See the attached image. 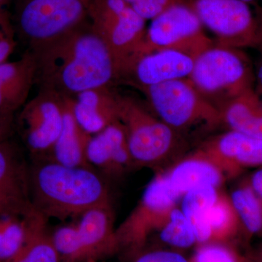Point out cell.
Instances as JSON below:
<instances>
[{
    "label": "cell",
    "instance_id": "6da1fadb",
    "mask_svg": "<svg viewBox=\"0 0 262 262\" xmlns=\"http://www.w3.org/2000/svg\"><path fill=\"white\" fill-rule=\"evenodd\" d=\"M30 52L35 57L39 89L72 98L88 90L112 88L119 81L115 58L89 20Z\"/></svg>",
    "mask_w": 262,
    "mask_h": 262
},
{
    "label": "cell",
    "instance_id": "7a4b0ae2",
    "mask_svg": "<svg viewBox=\"0 0 262 262\" xmlns=\"http://www.w3.org/2000/svg\"><path fill=\"white\" fill-rule=\"evenodd\" d=\"M30 189L34 208L48 220L77 219L95 207L112 205L107 185L94 168L50 160L30 169Z\"/></svg>",
    "mask_w": 262,
    "mask_h": 262
},
{
    "label": "cell",
    "instance_id": "3957f363",
    "mask_svg": "<svg viewBox=\"0 0 262 262\" xmlns=\"http://www.w3.org/2000/svg\"><path fill=\"white\" fill-rule=\"evenodd\" d=\"M89 0H18L13 21L29 51L46 46L89 18Z\"/></svg>",
    "mask_w": 262,
    "mask_h": 262
},
{
    "label": "cell",
    "instance_id": "277c9868",
    "mask_svg": "<svg viewBox=\"0 0 262 262\" xmlns=\"http://www.w3.org/2000/svg\"><path fill=\"white\" fill-rule=\"evenodd\" d=\"M189 80L219 110L232 98L253 89L254 76L239 49L214 46L194 59Z\"/></svg>",
    "mask_w": 262,
    "mask_h": 262
},
{
    "label": "cell",
    "instance_id": "5b68a950",
    "mask_svg": "<svg viewBox=\"0 0 262 262\" xmlns=\"http://www.w3.org/2000/svg\"><path fill=\"white\" fill-rule=\"evenodd\" d=\"M119 120L136 167L160 169L179 149L177 131L137 100L118 94Z\"/></svg>",
    "mask_w": 262,
    "mask_h": 262
},
{
    "label": "cell",
    "instance_id": "8992f818",
    "mask_svg": "<svg viewBox=\"0 0 262 262\" xmlns=\"http://www.w3.org/2000/svg\"><path fill=\"white\" fill-rule=\"evenodd\" d=\"M89 18L110 48L120 80L127 66L141 54L146 20L123 0H89Z\"/></svg>",
    "mask_w": 262,
    "mask_h": 262
},
{
    "label": "cell",
    "instance_id": "52a82bcc",
    "mask_svg": "<svg viewBox=\"0 0 262 262\" xmlns=\"http://www.w3.org/2000/svg\"><path fill=\"white\" fill-rule=\"evenodd\" d=\"M153 113L176 131L222 123L220 110L201 96L189 79L168 81L140 90Z\"/></svg>",
    "mask_w": 262,
    "mask_h": 262
},
{
    "label": "cell",
    "instance_id": "ba28073f",
    "mask_svg": "<svg viewBox=\"0 0 262 262\" xmlns=\"http://www.w3.org/2000/svg\"><path fill=\"white\" fill-rule=\"evenodd\" d=\"M203 27L224 47H253L262 43V13L253 15L250 5L241 0H191Z\"/></svg>",
    "mask_w": 262,
    "mask_h": 262
},
{
    "label": "cell",
    "instance_id": "9c48e42d",
    "mask_svg": "<svg viewBox=\"0 0 262 262\" xmlns=\"http://www.w3.org/2000/svg\"><path fill=\"white\" fill-rule=\"evenodd\" d=\"M179 201L180 198L169 187L164 171L157 172L135 208L117 228L120 250L125 248L132 254L142 250Z\"/></svg>",
    "mask_w": 262,
    "mask_h": 262
},
{
    "label": "cell",
    "instance_id": "30bf717a",
    "mask_svg": "<svg viewBox=\"0 0 262 262\" xmlns=\"http://www.w3.org/2000/svg\"><path fill=\"white\" fill-rule=\"evenodd\" d=\"M214 46L191 3H178L151 20L141 54L159 50L182 52L193 58Z\"/></svg>",
    "mask_w": 262,
    "mask_h": 262
},
{
    "label": "cell",
    "instance_id": "8fae6325",
    "mask_svg": "<svg viewBox=\"0 0 262 262\" xmlns=\"http://www.w3.org/2000/svg\"><path fill=\"white\" fill-rule=\"evenodd\" d=\"M20 110L16 124L26 147L34 158L48 160L63 127L64 97L39 89Z\"/></svg>",
    "mask_w": 262,
    "mask_h": 262
},
{
    "label": "cell",
    "instance_id": "7c38bea8",
    "mask_svg": "<svg viewBox=\"0 0 262 262\" xmlns=\"http://www.w3.org/2000/svg\"><path fill=\"white\" fill-rule=\"evenodd\" d=\"M34 209L30 169L10 139L0 144V216H25Z\"/></svg>",
    "mask_w": 262,
    "mask_h": 262
},
{
    "label": "cell",
    "instance_id": "4fadbf2b",
    "mask_svg": "<svg viewBox=\"0 0 262 262\" xmlns=\"http://www.w3.org/2000/svg\"><path fill=\"white\" fill-rule=\"evenodd\" d=\"M194 58L172 50H159L136 57L127 66L120 81L139 90L168 81L188 79L192 73Z\"/></svg>",
    "mask_w": 262,
    "mask_h": 262
},
{
    "label": "cell",
    "instance_id": "5bb4252c",
    "mask_svg": "<svg viewBox=\"0 0 262 262\" xmlns=\"http://www.w3.org/2000/svg\"><path fill=\"white\" fill-rule=\"evenodd\" d=\"M225 172L227 178L246 167L262 165V139L229 130L200 147Z\"/></svg>",
    "mask_w": 262,
    "mask_h": 262
},
{
    "label": "cell",
    "instance_id": "9a60e30c",
    "mask_svg": "<svg viewBox=\"0 0 262 262\" xmlns=\"http://www.w3.org/2000/svg\"><path fill=\"white\" fill-rule=\"evenodd\" d=\"M87 160L91 168L110 177H120L136 167L125 128L120 120L91 136L87 146Z\"/></svg>",
    "mask_w": 262,
    "mask_h": 262
},
{
    "label": "cell",
    "instance_id": "2e32d148",
    "mask_svg": "<svg viewBox=\"0 0 262 262\" xmlns=\"http://www.w3.org/2000/svg\"><path fill=\"white\" fill-rule=\"evenodd\" d=\"M164 173L169 187L180 200L186 193L198 188L221 189L227 179L218 164L200 148L176 161Z\"/></svg>",
    "mask_w": 262,
    "mask_h": 262
},
{
    "label": "cell",
    "instance_id": "e0dca14e",
    "mask_svg": "<svg viewBox=\"0 0 262 262\" xmlns=\"http://www.w3.org/2000/svg\"><path fill=\"white\" fill-rule=\"evenodd\" d=\"M75 222L88 261L120 251L112 205L95 207Z\"/></svg>",
    "mask_w": 262,
    "mask_h": 262
},
{
    "label": "cell",
    "instance_id": "ac0fdd59",
    "mask_svg": "<svg viewBox=\"0 0 262 262\" xmlns=\"http://www.w3.org/2000/svg\"><path fill=\"white\" fill-rule=\"evenodd\" d=\"M37 78V63L27 51L18 60L0 64V116L15 115L28 101Z\"/></svg>",
    "mask_w": 262,
    "mask_h": 262
},
{
    "label": "cell",
    "instance_id": "d6986e66",
    "mask_svg": "<svg viewBox=\"0 0 262 262\" xmlns=\"http://www.w3.org/2000/svg\"><path fill=\"white\" fill-rule=\"evenodd\" d=\"M72 113L77 123L93 136L119 121L118 94L112 88L88 90L70 97Z\"/></svg>",
    "mask_w": 262,
    "mask_h": 262
},
{
    "label": "cell",
    "instance_id": "ffe728a7",
    "mask_svg": "<svg viewBox=\"0 0 262 262\" xmlns=\"http://www.w3.org/2000/svg\"><path fill=\"white\" fill-rule=\"evenodd\" d=\"M63 97V127L48 160L67 166L91 168L87 160V146L91 135L86 133L75 120L71 107L70 97Z\"/></svg>",
    "mask_w": 262,
    "mask_h": 262
},
{
    "label": "cell",
    "instance_id": "44dd1931",
    "mask_svg": "<svg viewBox=\"0 0 262 262\" xmlns=\"http://www.w3.org/2000/svg\"><path fill=\"white\" fill-rule=\"evenodd\" d=\"M220 112L229 130L262 139V101L253 89L225 103Z\"/></svg>",
    "mask_w": 262,
    "mask_h": 262
},
{
    "label": "cell",
    "instance_id": "7402d4cb",
    "mask_svg": "<svg viewBox=\"0 0 262 262\" xmlns=\"http://www.w3.org/2000/svg\"><path fill=\"white\" fill-rule=\"evenodd\" d=\"M48 221L37 210L32 211L27 241L14 257L5 262H60L48 232Z\"/></svg>",
    "mask_w": 262,
    "mask_h": 262
},
{
    "label": "cell",
    "instance_id": "603a6c76",
    "mask_svg": "<svg viewBox=\"0 0 262 262\" xmlns=\"http://www.w3.org/2000/svg\"><path fill=\"white\" fill-rule=\"evenodd\" d=\"M220 192L218 188L201 187L189 191L181 198V210L192 226L198 244L211 242L207 217Z\"/></svg>",
    "mask_w": 262,
    "mask_h": 262
},
{
    "label": "cell",
    "instance_id": "cb8c5ba5",
    "mask_svg": "<svg viewBox=\"0 0 262 262\" xmlns=\"http://www.w3.org/2000/svg\"><path fill=\"white\" fill-rule=\"evenodd\" d=\"M211 242H223L237 232L241 225L229 195L221 191L207 217Z\"/></svg>",
    "mask_w": 262,
    "mask_h": 262
},
{
    "label": "cell",
    "instance_id": "d4e9b609",
    "mask_svg": "<svg viewBox=\"0 0 262 262\" xmlns=\"http://www.w3.org/2000/svg\"><path fill=\"white\" fill-rule=\"evenodd\" d=\"M229 196L241 225L248 233L262 234V201L249 184L236 188Z\"/></svg>",
    "mask_w": 262,
    "mask_h": 262
},
{
    "label": "cell",
    "instance_id": "484cf974",
    "mask_svg": "<svg viewBox=\"0 0 262 262\" xmlns=\"http://www.w3.org/2000/svg\"><path fill=\"white\" fill-rule=\"evenodd\" d=\"M32 212L23 217L0 216V262L9 261L23 247L29 233Z\"/></svg>",
    "mask_w": 262,
    "mask_h": 262
},
{
    "label": "cell",
    "instance_id": "4316f807",
    "mask_svg": "<svg viewBox=\"0 0 262 262\" xmlns=\"http://www.w3.org/2000/svg\"><path fill=\"white\" fill-rule=\"evenodd\" d=\"M157 233L162 242L171 247L188 248L198 244L192 226L178 206L171 210Z\"/></svg>",
    "mask_w": 262,
    "mask_h": 262
},
{
    "label": "cell",
    "instance_id": "83f0119b",
    "mask_svg": "<svg viewBox=\"0 0 262 262\" xmlns=\"http://www.w3.org/2000/svg\"><path fill=\"white\" fill-rule=\"evenodd\" d=\"M51 239L60 262L88 261L75 223L58 227L51 233Z\"/></svg>",
    "mask_w": 262,
    "mask_h": 262
},
{
    "label": "cell",
    "instance_id": "f1b7e54d",
    "mask_svg": "<svg viewBox=\"0 0 262 262\" xmlns=\"http://www.w3.org/2000/svg\"><path fill=\"white\" fill-rule=\"evenodd\" d=\"M191 262H241L233 250L222 243L201 244Z\"/></svg>",
    "mask_w": 262,
    "mask_h": 262
},
{
    "label": "cell",
    "instance_id": "f546056e",
    "mask_svg": "<svg viewBox=\"0 0 262 262\" xmlns=\"http://www.w3.org/2000/svg\"><path fill=\"white\" fill-rule=\"evenodd\" d=\"M18 45L13 18L5 9L0 13V64L8 61Z\"/></svg>",
    "mask_w": 262,
    "mask_h": 262
},
{
    "label": "cell",
    "instance_id": "4dcf8cb0",
    "mask_svg": "<svg viewBox=\"0 0 262 262\" xmlns=\"http://www.w3.org/2000/svg\"><path fill=\"white\" fill-rule=\"evenodd\" d=\"M143 18L152 20L162 12L178 3H191V0H123Z\"/></svg>",
    "mask_w": 262,
    "mask_h": 262
},
{
    "label": "cell",
    "instance_id": "1f68e13d",
    "mask_svg": "<svg viewBox=\"0 0 262 262\" xmlns=\"http://www.w3.org/2000/svg\"><path fill=\"white\" fill-rule=\"evenodd\" d=\"M134 256L133 262H191L181 253L164 250L140 251L134 253Z\"/></svg>",
    "mask_w": 262,
    "mask_h": 262
},
{
    "label": "cell",
    "instance_id": "d6a6232c",
    "mask_svg": "<svg viewBox=\"0 0 262 262\" xmlns=\"http://www.w3.org/2000/svg\"><path fill=\"white\" fill-rule=\"evenodd\" d=\"M15 127L14 115H1L0 116V144L10 139Z\"/></svg>",
    "mask_w": 262,
    "mask_h": 262
},
{
    "label": "cell",
    "instance_id": "836d02e7",
    "mask_svg": "<svg viewBox=\"0 0 262 262\" xmlns=\"http://www.w3.org/2000/svg\"><path fill=\"white\" fill-rule=\"evenodd\" d=\"M248 184L252 188L253 192L256 193V195L262 201V168L256 170L253 174Z\"/></svg>",
    "mask_w": 262,
    "mask_h": 262
},
{
    "label": "cell",
    "instance_id": "e575fe53",
    "mask_svg": "<svg viewBox=\"0 0 262 262\" xmlns=\"http://www.w3.org/2000/svg\"><path fill=\"white\" fill-rule=\"evenodd\" d=\"M254 78L256 83V89L255 92L256 93L258 97L262 101V58L258 62Z\"/></svg>",
    "mask_w": 262,
    "mask_h": 262
},
{
    "label": "cell",
    "instance_id": "d590c367",
    "mask_svg": "<svg viewBox=\"0 0 262 262\" xmlns=\"http://www.w3.org/2000/svg\"><path fill=\"white\" fill-rule=\"evenodd\" d=\"M9 2L10 0H0V13L5 10V6Z\"/></svg>",
    "mask_w": 262,
    "mask_h": 262
},
{
    "label": "cell",
    "instance_id": "8d00e7d4",
    "mask_svg": "<svg viewBox=\"0 0 262 262\" xmlns=\"http://www.w3.org/2000/svg\"><path fill=\"white\" fill-rule=\"evenodd\" d=\"M241 1L244 2V3L251 5L256 4V2H257L258 0H241Z\"/></svg>",
    "mask_w": 262,
    "mask_h": 262
},
{
    "label": "cell",
    "instance_id": "74e56055",
    "mask_svg": "<svg viewBox=\"0 0 262 262\" xmlns=\"http://www.w3.org/2000/svg\"><path fill=\"white\" fill-rule=\"evenodd\" d=\"M86 262H98L97 260H89V261H87Z\"/></svg>",
    "mask_w": 262,
    "mask_h": 262
},
{
    "label": "cell",
    "instance_id": "f35d334b",
    "mask_svg": "<svg viewBox=\"0 0 262 262\" xmlns=\"http://www.w3.org/2000/svg\"><path fill=\"white\" fill-rule=\"evenodd\" d=\"M260 259H261V261L262 262V253H261V256H260Z\"/></svg>",
    "mask_w": 262,
    "mask_h": 262
},
{
    "label": "cell",
    "instance_id": "ab89813d",
    "mask_svg": "<svg viewBox=\"0 0 262 262\" xmlns=\"http://www.w3.org/2000/svg\"><path fill=\"white\" fill-rule=\"evenodd\" d=\"M261 13H262V10H261Z\"/></svg>",
    "mask_w": 262,
    "mask_h": 262
}]
</instances>
